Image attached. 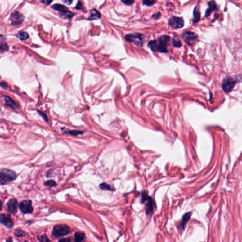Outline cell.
I'll list each match as a JSON object with an SVG mask.
<instances>
[{
	"label": "cell",
	"instance_id": "cell-1",
	"mask_svg": "<svg viewBox=\"0 0 242 242\" xmlns=\"http://www.w3.org/2000/svg\"><path fill=\"white\" fill-rule=\"evenodd\" d=\"M170 36H162L158 38L157 41L154 40L149 42L148 46L154 51L160 52V53H168L167 46L170 42Z\"/></svg>",
	"mask_w": 242,
	"mask_h": 242
},
{
	"label": "cell",
	"instance_id": "cell-2",
	"mask_svg": "<svg viewBox=\"0 0 242 242\" xmlns=\"http://www.w3.org/2000/svg\"><path fill=\"white\" fill-rule=\"evenodd\" d=\"M16 173L9 169L3 168L0 171V184L4 185L10 182L16 178Z\"/></svg>",
	"mask_w": 242,
	"mask_h": 242
},
{
	"label": "cell",
	"instance_id": "cell-3",
	"mask_svg": "<svg viewBox=\"0 0 242 242\" xmlns=\"http://www.w3.org/2000/svg\"><path fill=\"white\" fill-rule=\"evenodd\" d=\"M125 38L127 41L132 42V43H134L135 45L138 46H142L144 45V36L142 34L136 33L128 34V35L126 36Z\"/></svg>",
	"mask_w": 242,
	"mask_h": 242
},
{
	"label": "cell",
	"instance_id": "cell-4",
	"mask_svg": "<svg viewBox=\"0 0 242 242\" xmlns=\"http://www.w3.org/2000/svg\"><path fill=\"white\" fill-rule=\"evenodd\" d=\"M70 232L69 226L65 224H57L54 226L53 230V236L54 237H60L65 236Z\"/></svg>",
	"mask_w": 242,
	"mask_h": 242
},
{
	"label": "cell",
	"instance_id": "cell-5",
	"mask_svg": "<svg viewBox=\"0 0 242 242\" xmlns=\"http://www.w3.org/2000/svg\"><path fill=\"white\" fill-rule=\"evenodd\" d=\"M142 202L146 204V214H152L154 210L155 203L154 199L148 195L146 192H144V193H143Z\"/></svg>",
	"mask_w": 242,
	"mask_h": 242
},
{
	"label": "cell",
	"instance_id": "cell-6",
	"mask_svg": "<svg viewBox=\"0 0 242 242\" xmlns=\"http://www.w3.org/2000/svg\"><path fill=\"white\" fill-rule=\"evenodd\" d=\"M236 85V81L231 78H226L222 84V88L226 93L230 92Z\"/></svg>",
	"mask_w": 242,
	"mask_h": 242
},
{
	"label": "cell",
	"instance_id": "cell-7",
	"mask_svg": "<svg viewBox=\"0 0 242 242\" xmlns=\"http://www.w3.org/2000/svg\"><path fill=\"white\" fill-rule=\"evenodd\" d=\"M168 24L170 26L175 29H180L184 26V20L182 17L173 16L169 19Z\"/></svg>",
	"mask_w": 242,
	"mask_h": 242
},
{
	"label": "cell",
	"instance_id": "cell-8",
	"mask_svg": "<svg viewBox=\"0 0 242 242\" xmlns=\"http://www.w3.org/2000/svg\"><path fill=\"white\" fill-rule=\"evenodd\" d=\"M182 38H183L184 41H186V43L188 44L190 46L193 45L195 42L196 41L197 38V35L196 34H195L194 32L192 31H185L182 34Z\"/></svg>",
	"mask_w": 242,
	"mask_h": 242
},
{
	"label": "cell",
	"instance_id": "cell-9",
	"mask_svg": "<svg viewBox=\"0 0 242 242\" xmlns=\"http://www.w3.org/2000/svg\"><path fill=\"white\" fill-rule=\"evenodd\" d=\"M24 19V16L19 11H14L11 13L10 20L12 25H19L21 24Z\"/></svg>",
	"mask_w": 242,
	"mask_h": 242
},
{
	"label": "cell",
	"instance_id": "cell-10",
	"mask_svg": "<svg viewBox=\"0 0 242 242\" xmlns=\"http://www.w3.org/2000/svg\"><path fill=\"white\" fill-rule=\"evenodd\" d=\"M19 209L24 214H30L33 212V207L31 200H24L19 204Z\"/></svg>",
	"mask_w": 242,
	"mask_h": 242
},
{
	"label": "cell",
	"instance_id": "cell-11",
	"mask_svg": "<svg viewBox=\"0 0 242 242\" xmlns=\"http://www.w3.org/2000/svg\"><path fill=\"white\" fill-rule=\"evenodd\" d=\"M0 220H1V223L6 226L7 228L11 229L14 226V222L11 220L10 215H8V214H2L0 217Z\"/></svg>",
	"mask_w": 242,
	"mask_h": 242
},
{
	"label": "cell",
	"instance_id": "cell-12",
	"mask_svg": "<svg viewBox=\"0 0 242 242\" xmlns=\"http://www.w3.org/2000/svg\"><path fill=\"white\" fill-rule=\"evenodd\" d=\"M17 206H18V202L16 199H11L7 203V207L8 210L11 213H15L17 210Z\"/></svg>",
	"mask_w": 242,
	"mask_h": 242
},
{
	"label": "cell",
	"instance_id": "cell-13",
	"mask_svg": "<svg viewBox=\"0 0 242 242\" xmlns=\"http://www.w3.org/2000/svg\"><path fill=\"white\" fill-rule=\"evenodd\" d=\"M191 215H192V212H187L186 214H185L183 217H182V219L181 222H180V227L181 229H184L185 227H186V224L188 222V221L190 220V219L191 217Z\"/></svg>",
	"mask_w": 242,
	"mask_h": 242
},
{
	"label": "cell",
	"instance_id": "cell-14",
	"mask_svg": "<svg viewBox=\"0 0 242 242\" xmlns=\"http://www.w3.org/2000/svg\"><path fill=\"white\" fill-rule=\"evenodd\" d=\"M4 102H5V105L7 106V107H11L14 109V110H16V109L19 108V105H17L11 98L8 97V96H6V97H4Z\"/></svg>",
	"mask_w": 242,
	"mask_h": 242
},
{
	"label": "cell",
	"instance_id": "cell-15",
	"mask_svg": "<svg viewBox=\"0 0 242 242\" xmlns=\"http://www.w3.org/2000/svg\"><path fill=\"white\" fill-rule=\"evenodd\" d=\"M101 14L96 9H92L90 10V16H89L88 20H96L100 18Z\"/></svg>",
	"mask_w": 242,
	"mask_h": 242
},
{
	"label": "cell",
	"instance_id": "cell-16",
	"mask_svg": "<svg viewBox=\"0 0 242 242\" xmlns=\"http://www.w3.org/2000/svg\"><path fill=\"white\" fill-rule=\"evenodd\" d=\"M52 8H53V9H55V10H57L59 12H60V14H63V13H65V12L68 11V9L67 8V7L62 5V4H53V6L51 7Z\"/></svg>",
	"mask_w": 242,
	"mask_h": 242
},
{
	"label": "cell",
	"instance_id": "cell-17",
	"mask_svg": "<svg viewBox=\"0 0 242 242\" xmlns=\"http://www.w3.org/2000/svg\"><path fill=\"white\" fill-rule=\"evenodd\" d=\"M208 5H209V8L206 10V13H205V16H208L209 14H211V12L214 10H216L217 9V4L215 3V2L214 1H211V2H208Z\"/></svg>",
	"mask_w": 242,
	"mask_h": 242
},
{
	"label": "cell",
	"instance_id": "cell-18",
	"mask_svg": "<svg viewBox=\"0 0 242 242\" xmlns=\"http://www.w3.org/2000/svg\"><path fill=\"white\" fill-rule=\"evenodd\" d=\"M193 23L195 24L197 23L199 20H200V12H199L198 7H196L194 9V12H193Z\"/></svg>",
	"mask_w": 242,
	"mask_h": 242
},
{
	"label": "cell",
	"instance_id": "cell-19",
	"mask_svg": "<svg viewBox=\"0 0 242 242\" xmlns=\"http://www.w3.org/2000/svg\"><path fill=\"white\" fill-rule=\"evenodd\" d=\"M16 37H18V38L21 41H25L29 38V35L27 32L19 31V33L16 34Z\"/></svg>",
	"mask_w": 242,
	"mask_h": 242
},
{
	"label": "cell",
	"instance_id": "cell-20",
	"mask_svg": "<svg viewBox=\"0 0 242 242\" xmlns=\"http://www.w3.org/2000/svg\"><path fill=\"white\" fill-rule=\"evenodd\" d=\"M85 239V234L83 232H77L75 234V242H82Z\"/></svg>",
	"mask_w": 242,
	"mask_h": 242
},
{
	"label": "cell",
	"instance_id": "cell-21",
	"mask_svg": "<svg viewBox=\"0 0 242 242\" xmlns=\"http://www.w3.org/2000/svg\"><path fill=\"white\" fill-rule=\"evenodd\" d=\"M173 46L175 48H180L182 46V42L177 36H175L173 38Z\"/></svg>",
	"mask_w": 242,
	"mask_h": 242
},
{
	"label": "cell",
	"instance_id": "cell-22",
	"mask_svg": "<svg viewBox=\"0 0 242 242\" xmlns=\"http://www.w3.org/2000/svg\"><path fill=\"white\" fill-rule=\"evenodd\" d=\"M63 129H65L66 131H64L65 133H68V134H70V135H74V136H77L79 134H83V132H81V131H78V130H67L65 128H63Z\"/></svg>",
	"mask_w": 242,
	"mask_h": 242
},
{
	"label": "cell",
	"instance_id": "cell-23",
	"mask_svg": "<svg viewBox=\"0 0 242 242\" xmlns=\"http://www.w3.org/2000/svg\"><path fill=\"white\" fill-rule=\"evenodd\" d=\"M100 187L102 190H110V191H114V188L112 187V186H110V185H108L105 182H103V183L100 185Z\"/></svg>",
	"mask_w": 242,
	"mask_h": 242
},
{
	"label": "cell",
	"instance_id": "cell-24",
	"mask_svg": "<svg viewBox=\"0 0 242 242\" xmlns=\"http://www.w3.org/2000/svg\"><path fill=\"white\" fill-rule=\"evenodd\" d=\"M73 15H74V14L72 13V12H71L70 10L67 12H65V13L60 14V16L62 17V18H64V19H70L72 16H73Z\"/></svg>",
	"mask_w": 242,
	"mask_h": 242
},
{
	"label": "cell",
	"instance_id": "cell-25",
	"mask_svg": "<svg viewBox=\"0 0 242 242\" xmlns=\"http://www.w3.org/2000/svg\"><path fill=\"white\" fill-rule=\"evenodd\" d=\"M14 234H15L16 236H19V237H22V236H26L25 232H24L23 230H21V229H16V230L14 231Z\"/></svg>",
	"mask_w": 242,
	"mask_h": 242
},
{
	"label": "cell",
	"instance_id": "cell-26",
	"mask_svg": "<svg viewBox=\"0 0 242 242\" xmlns=\"http://www.w3.org/2000/svg\"><path fill=\"white\" fill-rule=\"evenodd\" d=\"M8 46H7V44L6 42H4L3 40H2V43H1V51L2 53H3L4 51H8Z\"/></svg>",
	"mask_w": 242,
	"mask_h": 242
},
{
	"label": "cell",
	"instance_id": "cell-27",
	"mask_svg": "<svg viewBox=\"0 0 242 242\" xmlns=\"http://www.w3.org/2000/svg\"><path fill=\"white\" fill-rule=\"evenodd\" d=\"M45 185L47 186H49V187H53V186H56V182L54 181V180H48V181H46L45 182Z\"/></svg>",
	"mask_w": 242,
	"mask_h": 242
},
{
	"label": "cell",
	"instance_id": "cell-28",
	"mask_svg": "<svg viewBox=\"0 0 242 242\" xmlns=\"http://www.w3.org/2000/svg\"><path fill=\"white\" fill-rule=\"evenodd\" d=\"M39 240H40L41 242H50L49 239H48V237H47L46 235L41 236L39 237Z\"/></svg>",
	"mask_w": 242,
	"mask_h": 242
},
{
	"label": "cell",
	"instance_id": "cell-29",
	"mask_svg": "<svg viewBox=\"0 0 242 242\" xmlns=\"http://www.w3.org/2000/svg\"><path fill=\"white\" fill-rule=\"evenodd\" d=\"M38 112L39 113V114H40L41 116H42V117H43V119H44V120L46 121V122H48V117H47V116H46V114H44V113H43L42 112H41V111H38Z\"/></svg>",
	"mask_w": 242,
	"mask_h": 242
},
{
	"label": "cell",
	"instance_id": "cell-30",
	"mask_svg": "<svg viewBox=\"0 0 242 242\" xmlns=\"http://www.w3.org/2000/svg\"><path fill=\"white\" fill-rule=\"evenodd\" d=\"M144 4H146V5L147 6H151L153 5V4L155 3V2H150V1H144V2H143Z\"/></svg>",
	"mask_w": 242,
	"mask_h": 242
},
{
	"label": "cell",
	"instance_id": "cell-31",
	"mask_svg": "<svg viewBox=\"0 0 242 242\" xmlns=\"http://www.w3.org/2000/svg\"><path fill=\"white\" fill-rule=\"evenodd\" d=\"M82 8H83V4H82V2H78V4H77V5H76V7H75V9H81Z\"/></svg>",
	"mask_w": 242,
	"mask_h": 242
},
{
	"label": "cell",
	"instance_id": "cell-32",
	"mask_svg": "<svg viewBox=\"0 0 242 242\" xmlns=\"http://www.w3.org/2000/svg\"><path fill=\"white\" fill-rule=\"evenodd\" d=\"M122 2L125 4H127V5H131V4L134 3V1H123V0L122 1Z\"/></svg>",
	"mask_w": 242,
	"mask_h": 242
},
{
	"label": "cell",
	"instance_id": "cell-33",
	"mask_svg": "<svg viewBox=\"0 0 242 242\" xmlns=\"http://www.w3.org/2000/svg\"><path fill=\"white\" fill-rule=\"evenodd\" d=\"M71 239L70 238H65V239H62L59 240V242H70Z\"/></svg>",
	"mask_w": 242,
	"mask_h": 242
},
{
	"label": "cell",
	"instance_id": "cell-34",
	"mask_svg": "<svg viewBox=\"0 0 242 242\" xmlns=\"http://www.w3.org/2000/svg\"><path fill=\"white\" fill-rule=\"evenodd\" d=\"M160 16V14L159 13V12H158L157 14H154V15H153V17H154V18H155V19H158V18H159Z\"/></svg>",
	"mask_w": 242,
	"mask_h": 242
},
{
	"label": "cell",
	"instance_id": "cell-35",
	"mask_svg": "<svg viewBox=\"0 0 242 242\" xmlns=\"http://www.w3.org/2000/svg\"><path fill=\"white\" fill-rule=\"evenodd\" d=\"M41 3L45 4H49L51 3L52 1H51V0H50V1H41Z\"/></svg>",
	"mask_w": 242,
	"mask_h": 242
},
{
	"label": "cell",
	"instance_id": "cell-36",
	"mask_svg": "<svg viewBox=\"0 0 242 242\" xmlns=\"http://www.w3.org/2000/svg\"><path fill=\"white\" fill-rule=\"evenodd\" d=\"M1 85H2V87L6 88V87H8V86H7V84L6 83H4V82H2V83H1Z\"/></svg>",
	"mask_w": 242,
	"mask_h": 242
},
{
	"label": "cell",
	"instance_id": "cell-37",
	"mask_svg": "<svg viewBox=\"0 0 242 242\" xmlns=\"http://www.w3.org/2000/svg\"><path fill=\"white\" fill-rule=\"evenodd\" d=\"M64 3H66V4H72V1H63Z\"/></svg>",
	"mask_w": 242,
	"mask_h": 242
},
{
	"label": "cell",
	"instance_id": "cell-38",
	"mask_svg": "<svg viewBox=\"0 0 242 242\" xmlns=\"http://www.w3.org/2000/svg\"><path fill=\"white\" fill-rule=\"evenodd\" d=\"M7 242H13V241H12V239L11 238H9L8 239H7Z\"/></svg>",
	"mask_w": 242,
	"mask_h": 242
},
{
	"label": "cell",
	"instance_id": "cell-39",
	"mask_svg": "<svg viewBox=\"0 0 242 242\" xmlns=\"http://www.w3.org/2000/svg\"><path fill=\"white\" fill-rule=\"evenodd\" d=\"M24 242H28V241H24Z\"/></svg>",
	"mask_w": 242,
	"mask_h": 242
}]
</instances>
